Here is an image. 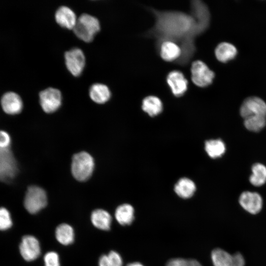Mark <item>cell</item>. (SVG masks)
Returning a JSON list of instances; mask_svg holds the SVG:
<instances>
[{
	"label": "cell",
	"mask_w": 266,
	"mask_h": 266,
	"mask_svg": "<svg viewBox=\"0 0 266 266\" xmlns=\"http://www.w3.org/2000/svg\"><path fill=\"white\" fill-rule=\"evenodd\" d=\"M214 266H244L245 259L239 252L233 255L221 248L214 249L211 252Z\"/></svg>",
	"instance_id": "8"
},
{
	"label": "cell",
	"mask_w": 266,
	"mask_h": 266,
	"mask_svg": "<svg viewBox=\"0 0 266 266\" xmlns=\"http://www.w3.org/2000/svg\"><path fill=\"white\" fill-rule=\"evenodd\" d=\"M166 82L172 93L176 97L182 96L188 89V81L179 70L170 71L166 76Z\"/></svg>",
	"instance_id": "13"
},
{
	"label": "cell",
	"mask_w": 266,
	"mask_h": 266,
	"mask_svg": "<svg viewBox=\"0 0 266 266\" xmlns=\"http://www.w3.org/2000/svg\"><path fill=\"white\" fill-rule=\"evenodd\" d=\"M65 64L67 69L73 76L77 77L82 72L85 65V57L83 51L74 48L65 53Z\"/></svg>",
	"instance_id": "10"
},
{
	"label": "cell",
	"mask_w": 266,
	"mask_h": 266,
	"mask_svg": "<svg viewBox=\"0 0 266 266\" xmlns=\"http://www.w3.org/2000/svg\"><path fill=\"white\" fill-rule=\"evenodd\" d=\"M115 217L120 225H129L134 219V209L128 203L120 205L116 209Z\"/></svg>",
	"instance_id": "22"
},
{
	"label": "cell",
	"mask_w": 266,
	"mask_h": 266,
	"mask_svg": "<svg viewBox=\"0 0 266 266\" xmlns=\"http://www.w3.org/2000/svg\"><path fill=\"white\" fill-rule=\"evenodd\" d=\"M205 150L210 157L216 158L221 157L225 153L226 148L221 139H210L205 142Z\"/></svg>",
	"instance_id": "24"
},
{
	"label": "cell",
	"mask_w": 266,
	"mask_h": 266,
	"mask_svg": "<svg viewBox=\"0 0 266 266\" xmlns=\"http://www.w3.org/2000/svg\"><path fill=\"white\" fill-rule=\"evenodd\" d=\"M55 236L57 240L60 243L65 245H69L74 240L73 230L68 224H60L56 229Z\"/></svg>",
	"instance_id": "23"
},
{
	"label": "cell",
	"mask_w": 266,
	"mask_h": 266,
	"mask_svg": "<svg viewBox=\"0 0 266 266\" xmlns=\"http://www.w3.org/2000/svg\"><path fill=\"white\" fill-rule=\"evenodd\" d=\"M55 18L61 27L69 30L73 29L77 20L74 11L66 6H61L57 9Z\"/></svg>",
	"instance_id": "15"
},
{
	"label": "cell",
	"mask_w": 266,
	"mask_h": 266,
	"mask_svg": "<svg viewBox=\"0 0 266 266\" xmlns=\"http://www.w3.org/2000/svg\"><path fill=\"white\" fill-rule=\"evenodd\" d=\"M91 220L93 225L99 229L107 231L110 228L111 216L104 210L98 209L93 211L91 214Z\"/></svg>",
	"instance_id": "18"
},
{
	"label": "cell",
	"mask_w": 266,
	"mask_h": 266,
	"mask_svg": "<svg viewBox=\"0 0 266 266\" xmlns=\"http://www.w3.org/2000/svg\"><path fill=\"white\" fill-rule=\"evenodd\" d=\"M0 103L3 111L10 115L19 113L23 107L21 98L17 93L13 91L7 92L2 95Z\"/></svg>",
	"instance_id": "14"
},
{
	"label": "cell",
	"mask_w": 266,
	"mask_h": 266,
	"mask_svg": "<svg viewBox=\"0 0 266 266\" xmlns=\"http://www.w3.org/2000/svg\"><path fill=\"white\" fill-rule=\"evenodd\" d=\"M159 52L161 58L166 62H175L181 55L179 46L169 41H164L161 44Z\"/></svg>",
	"instance_id": "16"
},
{
	"label": "cell",
	"mask_w": 266,
	"mask_h": 266,
	"mask_svg": "<svg viewBox=\"0 0 266 266\" xmlns=\"http://www.w3.org/2000/svg\"><path fill=\"white\" fill-rule=\"evenodd\" d=\"M17 172V162L10 149L0 150V181H11Z\"/></svg>",
	"instance_id": "7"
},
{
	"label": "cell",
	"mask_w": 266,
	"mask_h": 266,
	"mask_svg": "<svg viewBox=\"0 0 266 266\" xmlns=\"http://www.w3.org/2000/svg\"><path fill=\"white\" fill-rule=\"evenodd\" d=\"M39 102L43 110L47 113L57 111L62 104V94L57 89L50 87L39 94Z\"/></svg>",
	"instance_id": "9"
},
{
	"label": "cell",
	"mask_w": 266,
	"mask_h": 266,
	"mask_svg": "<svg viewBox=\"0 0 266 266\" xmlns=\"http://www.w3.org/2000/svg\"><path fill=\"white\" fill-rule=\"evenodd\" d=\"M45 266H60L59 258L55 252H49L44 257Z\"/></svg>",
	"instance_id": "28"
},
{
	"label": "cell",
	"mask_w": 266,
	"mask_h": 266,
	"mask_svg": "<svg viewBox=\"0 0 266 266\" xmlns=\"http://www.w3.org/2000/svg\"><path fill=\"white\" fill-rule=\"evenodd\" d=\"M252 171L249 180L253 185L260 186L266 182V167L264 165L256 163L252 166Z\"/></svg>",
	"instance_id": "25"
},
{
	"label": "cell",
	"mask_w": 266,
	"mask_h": 266,
	"mask_svg": "<svg viewBox=\"0 0 266 266\" xmlns=\"http://www.w3.org/2000/svg\"><path fill=\"white\" fill-rule=\"evenodd\" d=\"M166 266H188L187 260L182 258H174L169 260Z\"/></svg>",
	"instance_id": "30"
},
{
	"label": "cell",
	"mask_w": 266,
	"mask_h": 266,
	"mask_svg": "<svg viewBox=\"0 0 266 266\" xmlns=\"http://www.w3.org/2000/svg\"><path fill=\"white\" fill-rule=\"evenodd\" d=\"M190 6L189 14L148 8L153 15L155 22L145 35L155 39L158 52L164 41L177 44L181 49V55L174 63L182 66L187 65L194 55L196 51L195 39L207 30L210 20L209 9L203 1L192 0Z\"/></svg>",
	"instance_id": "1"
},
{
	"label": "cell",
	"mask_w": 266,
	"mask_h": 266,
	"mask_svg": "<svg viewBox=\"0 0 266 266\" xmlns=\"http://www.w3.org/2000/svg\"><path fill=\"white\" fill-rule=\"evenodd\" d=\"M191 72L193 82L200 87H206L211 85L215 77L214 72L200 60L192 63Z\"/></svg>",
	"instance_id": "6"
},
{
	"label": "cell",
	"mask_w": 266,
	"mask_h": 266,
	"mask_svg": "<svg viewBox=\"0 0 266 266\" xmlns=\"http://www.w3.org/2000/svg\"><path fill=\"white\" fill-rule=\"evenodd\" d=\"M163 106L161 100L154 96H149L143 99L142 109L151 117L159 114L163 110Z\"/></svg>",
	"instance_id": "21"
},
{
	"label": "cell",
	"mask_w": 266,
	"mask_h": 266,
	"mask_svg": "<svg viewBox=\"0 0 266 266\" xmlns=\"http://www.w3.org/2000/svg\"><path fill=\"white\" fill-rule=\"evenodd\" d=\"M89 96L95 102L102 104L110 99L111 92L106 85L101 83H95L90 88Z\"/></svg>",
	"instance_id": "17"
},
{
	"label": "cell",
	"mask_w": 266,
	"mask_h": 266,
	"mask_svg": "<svg viewBox=\"0 0 266 266\" xmlns=\"http://www.w3.org/2000/svg\"><path fill=\"white\" fill-rule=\"evenodd\" d=\"M196 190L195 183L192 180L185 177L180 179L174 186L176 194L183 199L192 197Z\"/></svg>",
	"instance_id": "20"
},
{
	"label": "cell",
	"mask_w": 266,
	"mask_h": 266,
	"mask_svg": "<svg viewBox=\"0 0 266 266\" xmlns=\"http://www.w3.org/2000/svg\"><path fill=\"white\" fill-rule=\"evenodd\" d=\"M237 49L232 44L226 42L219 43L215 49L217 59L222 63H226L233 59L237 54Z\"/></svg>",
	"instance_id": "19"
},
{
	"label": "cell",
	"mask_w": 266,
	"mask_h": 266,
	"mask_svg": "<svg viewBox=\"0 0 266 266\" xmlns=\"http://www.w3.org/2000/svg\"><path fill=\"white\" fill-rule=\"evenodd\" d=\"M11 138L9 134L5 131H0V150L9 148Z\"/></svg>",
	"instance_id": "29"
},
{
	"label": "cell",
	"mask_w": 266,
	"mask_h": 266,
	"mask_svg": "<svg viewBox=\"0 0 266 266\" xmlns=\"http://www.w3.org/2000/svg\"><path fill=\"white\" fill-rule=\"evenodd\" d=\"M127 266H144L139 262H133V263H131L128 264Z\"/></svg>",
	"instance_id": "32"
},
{
	"label": "cell",
	"mask_w": 266,
	"mask_h": 266,
	"mask_svg": "<svg viewBox=\"0 0 266 266\" xmlns=\"http://www.w3.org/2000/svg\"><path fill=\"white\" fill-rule=\"evenodd\" d=\"M99 266H123L121 256L117 252L112 251L107 255L101 256L99 261Z\"/></svg>",
	"instance_id": "26"
},
{
	"label": "cell",
	"mask_w": 266,
	"mask_h": 266,
	"mask_svg": "<svg viewBox=\"0 0 266 266\" xmlns=\"http://www.w3.org/2000/svg\"><path fill=\"white\" fill-rule=\"evenodd\" d=\"M11 225L12 220L9 211L5 208H0V230H6Z\"/></svg>",
	"instance_id": "27"
},
{
	"label": "cell",
	"mask_w": 266,
	"mask_h": 266,
	"mask_svg": "<svg viewBox=\"0 0 266 266\" xmlns=\"http://www.w3.org/2000/svg\"><path fill=\"white\" fill-rule=\"evenodd\" d=\"M238 201L241 206L252 214H258L262 208V198L260 194L256 192H242L239 196Z\"/></svg>",
	"instance_id": "12"
},
{
	"label": "cell",
	"mask_w": 266,
	"mask_h": 266,
	"mask_svg": "<svg viewBox=\"0 0 266 266\" xmlns=\"http://www.w3.org/2000/svg\"><path fill=\"white\" fill-rule=\"evenodd\" d=\"M240 114L244 125L248 130L258 132L266 124V103L257 97H250L243 101Z\"/></svg>",
	"instance_id": "2"
},
{
	"label": "cell",
	"mask_w": 266,
	"mask_h": 266,
	"mask_svg": "<svg viewBox=\"0 0 266 266\" xmlns=\"http://www.w3.org/2000/svg\"><path fill=\"white\" fill-rule=\"evenodd\" d=\"M94 166V161L91 155L86 152H80L75 154L72 158V174L79 181H86L92 174Z\"/></svg>",
	"instance_id": "4"
},
{
	"label": "cell",
	"mask_w": 266,
	"mask_h": 266,
	"mask_svg": "<svg viewBox=\"0 0 266 266\" xmlns=\"http://www.w3.org/2000/svg\"><path fill=\"white\" fill-rule=\"evenodd\" d=\"M188 266H202L199 262L195 259L187 260Z\"/></svg>",
	"instance_id": "31"
},
{
	"label": "cell",
	"mask_w": 266,
	"mask_h": 266,
	"mask_svg": "<svg viewBox=\"0 0 266 266\" xmlns=\"http://www.w3.org/2000/svg\"><path fill=\"white\" fill-rule=\"evenodd\" d=\"M100 29L98 19L91 15L84 13L77 19L73 31L76 36L86 42L92 41Z\"/></svg>",
	"instance_id": "3"
},
{
	"label": "cell",
	"mask_w": 266,
	"mask_h": 266,
	"mask_svg": "<svg viewBox=\"0 0 266 266\" xmlns=\"http://www.w3.org/2000/svg\"><path fill=\"white\" fill-rule=\"evenodd\" d=\"M47 202L45 191L36 186L29 187L26 192L24 205L26 209L31 214H35L46 206Z\"/></svg>",
	"instance_id": "5"
},
{
	"label": "cell",
	"mask_w": 266,
	"mask_h": 266,
	"mask_svg": "<svg viewBox=\"0 0 266 266\" xmlns=\"http://www.w3.org/2000/svg\"><path fill=\"white\" fill-rule=\"evenodd\" d=\"M19 249L21 256L27 261L36 259L41 251L39 241L32 235H26L23 237Z\"/></svg>",
	"instance_id": "11"
}]
</instances>
